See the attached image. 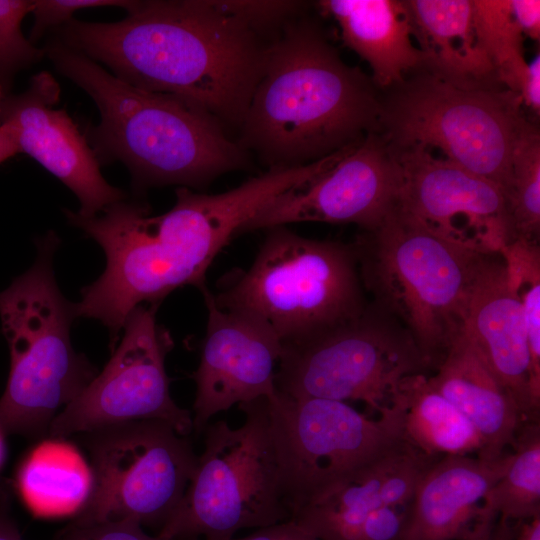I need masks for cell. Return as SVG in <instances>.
Wrapping results in <instances>:
<instances>
[{
    "label": "cell",
    "mask_w": 540,
    "mask_h": 540,
    "mask_svg": "<svg viewBox=\"0 0 540 540\" xmlns=\"http://www.w3.org/2000/svg\"><path fill=\"white\" fill-rule=\"evenodd\" d=\"M0 540H22L10 513V497L4 484L0 485Z\"/></svg>",
    "instance_id": "cell-39"
},
{
    "label": "cell",
    "mask_w": 540,
    "mask_h": 540,
    "mask_svg": "<svg viewBox=\"0 0 540 540\" xmlns=\"http://www.w3.org/2000/svg\"><path fill=\"white\" fill-rule=\"evenodd\" d=\"M319 6L338 23L344 43L369 64L377 88L389 90L423 68L405 1L324 0Z\"/></svg>",
    "instance_id": "cell-22"
},
{
    "label": "cell",
    "mask_w": 540,
    "mask_h": 540,
    "mask_svg": "<svg viewBox=\"0 0 540 540\" xmlns=\"http://www.w3.org/2000/svg\"><path fill=\"white\" fill-rule=\"evenodd\" d=\"M509 280L522 304L530 359V387L540 407V248L516 238L501 251Z\"/></svg>",
    "instance_id": "cell-29"
},
{
    "label": "cell",
    "mask_w": 540,
    "mask_h": 540,
    "mask_svg": "<svg viewBox=\"0 0 540 540\" xmlns=\"http://www.w3.org/2000/svg\"><path fill=\"white\" fill-rule=\"evenodd\" d=\"M352 245L372 303L410 333L435 369L463 328L483 254L435 235L397 206Z\"/></svg>",
    "instance_id": "cell-6"
},
{
    "label": "cell",
    "mask_w": 540,
    "mask_h": 540,
    "mask_svg": "<svg viewBox=\"0 0 540 540\" xmlns=\"http://www.w3.org/2000/svg\"><path fill=\"white\" fill-rule=\"evenodd\" d=\"M54 540H166L146 533L134 521L120 520L92 525L70 523Z\"/></svg>",
    "instance_id": "cell-33"
},
{
    "label": "cell",
    "mask_w": 540,
    "mask_h": 540,
    "mask_svg": "<svg viewBox=\"0 0 540 540\" xmlns=\"http://www.w3.org/2000/svg\"><path fill=\"white\" fill-rule=\"evenodd\" d=\"M512 16L523 35L540 39V1L509 0Z\"/></svg>",
    "instance_id": "cell-35"
},
{
    "label": "cell",
    "mask_w": 540,
    "mask_h": 540,
    "mask_svg": "<svg viewBox=\"0 0 540 540\" xmlns=\"http://www.w3.org/2000/svg\"><path fill=\"white\" fill-rule=\"evenodd\" d=\"M408 508L379 505L366 518L359 540H401Z\"/></svg>",
    "instance_id": "cell-34"
},
{
    "label": "cell",
    "mask_w": 540,
    "mask_h": 540,
    "mask_svg": "<svg viewBox=\"0 0 540 540\" xmlns=\"http://www.w3.org/2000/svg\"><path fill=\"white\" fill-rule=\"evenodd\" d=\"M60 88L47 72L34 75L26 91L3 99L1 122L12 123L20 153L57 177L78 198L82 217L100 214L125 199L103 177L96 154L65 110L55 109Z\"/></svg>",
    "instance_id": "cell-17"
},
{
    "label": "cell",
    "mask_w": 540,
    "mask_h": 540,
    "mask_svg": "<svg viewBox=\"0 0 540 540\" xmlns=\"http://www.w3.org/2000/svg\"><path fill=\"white\" fill-rule=\"evenodd\" d=\"M381 100L315 24L288 22L264 48L239 144L269 169L309 164L378 133Z\"/></svg>",
    "instance_id": "cell-2"
},
{
    "label": "cell",
    "mask_w": 540,
    "mask_h": 540,
    "mask_svg": "<svg viewBox=\"0 0 540 540\" xmlns=\"http://www.w3.org/2000/svg\"><path fill=\"white\" fill-rule=\"evenodd\" d=\"M518 95L522 104L531 109L537 116L540 113V55L539 53L531 63L523 76Z\"/></svg>",
    "instance_id": "cell-38"
},
{
    "label": "cell",
    "mask_w": 540,
    "mask_h": 540,
    "mask_svg": "<svg viewBox=\"0 0 540 540\" xmlns=\"http://www.w3.org/2000/svg\"><path fill=\"white\" fill-rule=\"evenodd\" d=\"M46 52L58 71L95 102L97 151L124 162L136 185L197 188L246 164L239 142L199 109L130 85L62 42L49 44Z\"/></svg>",
    "instance_id": "cell-4"
},
{
    "label": "cell",
    "mask_w": 540,
    "mask_h": 540,
    "mask_svg": "<svg viewBox=\"0 0 540 540\" xmlns=\"http://www.w3.org/2000/svg\"><path fill=\"white\" fill-rule=\"evenodd\" d=\"M519 523L501 518L481 519L471 534L461 540H515Z\"/></svg>",
    "instance_id": "cell-37"
},
{
    "label": "cell",
    "mask_w": 540,
    "mask_h": 540,
    "mask_svg": "<svg viewBox=\"0 0 540 540\" xmlns=\"http://www.w3.org/2000/svg\"><path fill=\"white\" fill-rule=\"evenodd\" d=\"M378 133L392 148H437L446 159L511 190L520 97L505 88H464L425 71L389 89Z\"/></svg>",
    "instance_id": "cell-9"
},
{
    "label": "cell",
    "mask_w": 540,
    "mask_h": 540,
    "mask_svg": "<svg viewBox=\"0 0 540 540\" xmlns=\"http://www.w3.org/2000/svg\"><path fill=\"white\" fill-rule=\"evenodd\" d=\"M33 1L0 0V85L8 88L15 73L37 61L42 50L23 35L21 22L31 13Z\"/></svg>",
    "instance_id": "cell-30"
},
{
    "label": "cell",
    "mask_w": 540,
    "mask_h": 540,
    "mask_svg": "<svg viewBox=\"0 0 540 540\" xmlns=\"http://www.w3.org/2000/svg\"><path fill=\"white\" fill-rule=\"evenodd\" d=\"M138 1L127 0H36L33 1L34 24L31 40H36L49 28L64 25L72 20L79 10L94 7L115 6L127 12L135 8Z\"/></svg>",
    "instance_id": "cell-31"
},
{
    "label": "cell",
    "mask_w": 540,
    "mask_h": 540,
    "mask_svg": "<svg viewBox=\"0 0 540 540\" xmlns=\"http://www.w3.org/2000/svg\"><path fill=\"white\" fill-rule=\"evenodd\" d=\"M429 368L410 333L372 302L314 339L283 345L276 390L295 398L362 401L385 413L402 381Z\"/></svg>",
    "instance_id": "cell-11"
},
{
    "label": "cell",
    "mask_w": 540,
    "mask_h": 540,
    "mask_svg": "<svg viewBox=\"0 0 540 540\" xmlns=\"http://www.w3.org/2000/svg\"><path fill=\"white\" fill-rule=\"evenodd\" d=\"M507 206L516 238L538 242L540 232V133L523 117L514 139Z\"/></svg>",
    "instance_id": "cell-27"
},
{
    "label": "cell",
    "mask_w": 540,
    "mask_h": 540,
    "mask_svg": "<svg viewBox=\"0 0 540 540\" xmlns=\"http://www.w3.org/2000/svg\"><path fill=\"white\" fill-rule=\"evenodd\" d=\"M65 215L106 255L104 272L82 288L75 306L78 317L108 328L111 352L137 306L158 305L185 285L205 287L208 267L231 240L202 195L186 187L178 188L175 205L157 216L124 200L91 217L70 210Z\"/></svg>",
    "instance_id": "cell-3"
},
{
    "label": "cell",
    "mask_w": 540,
    "mask_h": 540,
    "mask_svg": "<svg viewBox=\"0 0 540 540\" xmlns=\"http://www.w3.org/2000/svg\"><path fill=\"white\" fill-rule=\"evenodd\" d=\"M473 6L480 42L499 83L518 95L528 62L523 54V34L512 16L509 0H473Z\"/></svg>",
    "instance_id": "cell-28"
},
{
    "label": "cell",
    "mask_w": 540,
    "mask_h": 540,
    "mask_svg": "<svg viewBox=\"0 0 540 540\" xmlns=\"http://www.w3.org/2000/svg\"><path fill=\"white\" fill-rule=\"evenodd\" d=\"M15 487L35 516H75L89 499L93 472L74 445L49 437L22 459Z\"/></svg>",
    "instance_id": "cell-23"
},
{
    "label": "cell",
    "mask_w": 540,
    "mask_h": 540,
    "mask_svg": "<svg viewBox=\"0 0 540 540\" xmlns=\"http://www.w3.org/2000/svg\"><path fill=\"white\" fill-rule=\"evenodd\" d=\"M508 468L484 497L480 519L513 523L540 515V420H525L515 438Z\"/></svg>",
    "instance_id": "cell-26"
},
{
    "label": "cell",
    "mask_w": 540,
    "mask_h": 540,
    "mask_svg": "<svg viewBox=\"0 0 540 540\" xmlns=\"http://www.w3.org/2000/svg\"><path fill=\"white\" fill-rule=\"evenodd\" d=\"M3 99H4L3 98V88L0 85V125H1V104H2Z\"/></svg>",
    "instance_id": "cell-43"
},
{
    "label": "cell",
    "mask_w": 540,
    "mask_h": 540,
    "mask_svg": "<svg viewBox=\"0 0 540 540\" xmlns=\"http://www.w3.org/2000/svg\"><path fill=\"white\" fill-rule=\"evenodd\" d=\"M462 331L513 396L525 420H540L530 387L523 308L500 253L483 254L479 262Z\"/></svg>",
    "instance_id": "cell-18"
},
{
    "label": "cell",
    "mask_w": 540,
    "mask_h": 540,
    "mask_svg": "<svg viewBox=\"0 0 540 540\" xmlns=\"http://www.w3.org/2000/svg\"><path fill=\"white\" fill-rule=\"evenodd\" d=\"M435 369L428 377L431 385L464 414L483 440L477 457L493 461L505 455L525 418L462 330Z\"/></svg>",
    "instance_id": "cell-20"
},
{
    "label": "cell",
    "mask_w": 540,
    "mask_h": 540,
    "mask_svg": "<svg viewBox=\"0 0 540 540\" xmlns=\"http://www.w3.org/2000/svg\"><path fill=\"white\" fill-rule=\"evenodd\" d=\"M512 453L488 461L470 455L439 458L423 476L408 507L401 540H461L480 519L489 489Z\"/></svg>",
    "instance_id": "cell-19"
},
{
    "label": "cell",
    "mask_w": 540,
    "mask_h": 540,
    "mask_svg": "<svg viewBox=\"0 0 540 540\" xmlns=\"http://www.w3.org/2000/svg\"><path fill=\"white\" fill-rule=\"evenodd\" d=\"M213 299L258 320L283 345L325 334L368 306L353 245L306 238L285 226L268 229L249 269Z\"/></svg>",
    "instance_id": "cell-7"
},
{
    "label": "cell",
    "mask_w": 540,
    "mask_h": 540,
    "mask_svg": "<svg viewBox=\"0 0 540 540\" xmlns=\"http://www.w3.org/2000/svg\"><path fill=\"white\" fill-rule=\"evenodd\" d=\"M221 4L256 33L285 26L302 7V3L296 1H221Z\"/></svg>",
    "instance_id": "cell-32"
},
{
    "label": "cell",
    "mask_w": 540,
    "mask_h": 540,
    "mask_svg": "<svg viewBox=\"0 0 540 540\" xmlns=\"http://www.w3.org/2000/svg\"><path fill=\"white\" fill-rule=\"evenodd\" d=\"M157 307L139 305L129 314L111 358L55 417L49 437L65 438L135 420H161L183 436L193 431L192 413L170 395L165 359L173 340L157 323Z\"/></svg>",
    "instance_id": "cell-13"
},
{
    "label": "cell",
    "mask_w": 540,
    "mask_h": 540,
    "mask_svg": "<svg viewBox=\"0 0 540 540\" xmlns=\"http://www.w3.org/2000/svg\"><path fill=\"white\" fill-rule=\"evenodd\" d=\"M3 433L0 431V465L4 458V443H3Z\"/></svg>",
    "instance_id": "cell-42"
},
{
    "label": "cell",
    "mask_w": 540,
    "mask_h": 540,
    "mask_svg": "<svg viewBox=\"0 0 540 540\" xmlns=\"http://www.w3.org/2000/svg\"><path fill=\"white\" fill-rule=\"evenodd\" d=\"M400 169L397 207L435 235L467 250L500 253L516 239L507 201L491 181L429 149L390 147Z\"/></svg>",
    "instance_id": "cell-14"
},
{
    "label": "cell",
    "mask_w": 540,
    "mask_h": 540,
    "mask_svg": "<svg viewBox=\"0 0 540 540\" xmlns=\"http://www.w3.org/2000/svg\"><path fill=\"white\" fill-rule=\"evenodd\" d=\"M59 237L36 240L34 264L0 292V321L10 370L0 397V431L43 438L51 423L94 379L97 369L71 343L75 303L61 293L53 270ZM61 410V411H62Z\"/></svg>",
    "instance_id": "cell-5"
},
{
    "label": "cell",
    "mask_w": 540,
    "mask_h": 540,
    "mask_svg": "<svg viewBox=\"0 0 540 540\" xmlns=\"http://www.w3.org/2000/svg\"><path fill=\"white\" fill-rule=\"evenodd\" d=\"M232 428L209 423L204 450L182 500L158 532L166 540H230L245 528L291 519L284 502L267 398L239 404Z\"/></svg>",
    "instance_id": "cell-8"
},
{
    "label": "cell",
    "mask_w": 540,
    "mask_h": 540,
    "mask_svg": "<svg viewBox=\"0 0 540 540\" xmlns=\"http://www.w3.org/2000/svg\"><path fill=\"white\" fill-rule=\"evenodd\" d=\"M62 43L139 89L240 126L266 45L221 1H138L125 19L62 26Z\"/></svg>",
    "instance_id": "cell-1"
},
{
    "label": "cell",
    "mask_w": 540,
    "mask_h": 540,
    "mask_svg": "<svg viewBox=\"0 0 540 540\" xmlns=\"http://www.w3.org/2000/svg\"><path fill=\"white\" fill-rule=\"evenodd\" d=\"M208 311L196 384L193 430L203 433L210 419L236 404L267 398L276 391L280 339L258 320L219 308L207 286L200 289Z\"/></svg>",
    "instance_id": "cell-16"
},
{
    "label": "cell",
    "mask_w": 540,
    "mask_h": 540,
    "mask_svg": "<svg viewBox=\"0 0 540 540\" xmlns=\"http://www.w3.org/2000/svg\"><path fill=\"white\" fill-rule=\"evenodd\" d=\"M392 452L302 507L291 520L320 540H359L369 513L382 505L381 476Z\"/></svg>",
    "instance_id": "cell-25"
},
{
    "label": "cell",
    "mask_w": 540,
    "mask_h": 540,
    "mask_svg": "<svg viewBox=\"0 0 540 540\" xmlns=\"http://www.w3.org/2000/svg\"><path fill=\"white\" fill-rule=\"evenodd\" d=\"M393 404L399 409L403 441L419 451L436 457L482 451L476 428L424 373L407 376Z\"/></svg>",
    "instance_id": "cell-24"
},
{
    "label": "cell",
    "mask_w": 540,
    "mask_h": 540,
    "mask_svg": "<svg viewBox=\"0 0 540 540\" xmlns=\"http://www.w3.org/2000/svg\"><path fill=\"white\" fill-rule=\"evenodd\" d=\"M400 182L392 149L379 133H370L313 180L267 204L241 233L306 221L355 224L369 231L397 206Z\"/></svg>",
    "instance_id": "cell-15"
},
{
    "label": "cell",
    "mask_w": 540,
    "mask_h": 540,
    "mask_svg": "<svg viewBox=\"0 0 540 540\" xmlns=\"http://www.w3.org/2000/svg\"><path fill=\"white\" fill-rule=\"evenodd\" d=\"M230 540H320L295 521L287 520L270 526L258 528L248 536Z\"/></svg>",
    "instance_id": "cell-36"
},
{
    "label": "cell",
    "mask_w": 540,
    "mask_h": 540,
    "mask_svg": "<svg viewBox=\"0 0 540 540\" xmlns=\"http://www.w3.org/2000/svg\"><path fill=\"white\" fill-rule=\"evenodd\" d=\"M425 71L464 88H504L475 25L473 0H408Z\"/></svg>",
    "instance_id": "cell-21"
},
{
    "label": "cell",
    "mask_w": 540,
    "mask_h": 540,
    "mask_svg": "<svg viewBox=\"0 0 540 540\" xmlns=\"http://www.w3.org/2000/svg\"><path fill=\"white\" fill-rule=\"evenodd\" d=\"M20 153L17 134L12 123L2 121L0 125V163Z\"/></svg>",
    "instance_id": "cell-40"
},
{
    "label": "cell",
    "mask_w": 540,
    "mask_h": 540,
    "mask_svg": "<svg viewBox=\"0 0 540 540\" xmlns=\"http://www.w3.org/2000/svg\"><path fill=\"white\" fill-rule=\"evenodd\" d=\"M93 487L72 523L130 520L158 532L182 500L198 456L187 436L161 420H135L84 433Z\"/></svg>",
    "instance_id": "cell-12"
},
{
    "label": "cell",
    "mask_w": 540,
    "mask_h": 540,
    "mask_svg": "<svg viewBox=\"0 0 540 540\" xmlns=\"http://www.w3.org/2000/svg\"><path fill=\"white\" fill-rule=\"evenodd\" d=\"M280 487L291 518L404 441L398 407L370 419L346 402L267 397Z\"/></svg>",
    "instance_id": "cell-10"
},
{
    "label": "cell",
    "mask_w": 540,
    "mask_h": 540,
    "mask_svg": "<svg viewBox=\"0 0 540 540\" xmlns=\"http://www.w3.org/2000/svg\"><path fill=\"white\" fill-rule=\"evenodd\" d=\"M515 540H540V515L519 523Z\"/></svg>",
    "instance_id": "cell-41"
}]
</instances>
